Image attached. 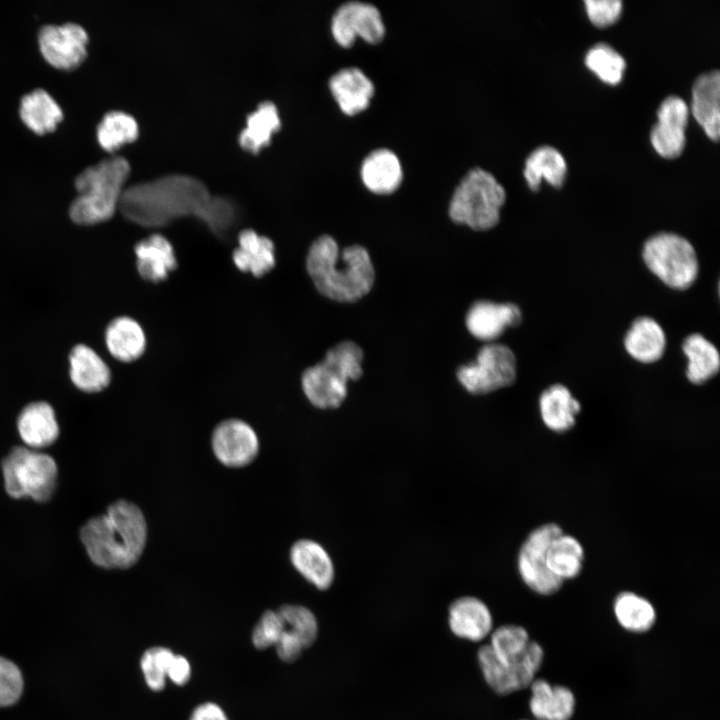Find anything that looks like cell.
Returning a JSON list of instances; mask_svg holds the SVG:
<instances>
[{"mask_svg":"<svg viewBox=\"0 0 720 720\" xmlns=\"http://www.w3.org/2000/svg\"><path fill=\"white\" fill-rule=\"evenodd\" d=\"M147 538L143 511L125 499L113 502L80 528V540L91 562L110 570L133 567L144 553Z\"/></svg>","mask_w":720,"mask_h":720,"instance_id":"1","label":"cell"},{"mask_svg":"<svg viewBox=\"0 0 720 720\" xmlns=\"http://www.w3.org/2000/svg\"><path fill=\"white\" fill-rule=\"evenodd\" d=\"M211 196L198 178L171 173L123 189L119 208L135 223L160 226L188 214L200 218Z\"/></svg>","mask_w":720,"mask_h":720,"instance_id":"2","label":"cell"},{"mask_svg":"<svg viewBox=\"0 0 720 720\" xmlns=\"http://www.w3.org/2000/svg\"><path fill=\"white\" fill-rule=\"evenodd\" d=\"M306 269L316 289L339 302H354L365 296L374 283V268L367 250L352 245L340 251L329 235L318 237L310 246Z\"/></svg>","mask_w":720,"mask_h":720,"instance_id":"3","label":"cell"},{"mask_svg":"<svg viewBox=\"0 0 720 720\" xmlns=\"http://www.w3.org/2000/svg\"><path fill=\"white\" fill-rule=\"evenodd\" d=\"M129 170L128 160L115 155L81 171L75 178L78 195L70 205L71 219L78 224H95L109 219L119 207Z\"/></svg>","mask_w":720,"mask_h":720,"instance_id":"4","label":"cell"},{"mask_svg":"<svg viewBox=\"0 0 720 720\" xmlns=\"http://www.w3.org/2000/svg\"><path fill=\"white\" fill-rule=\"evenodd\" d=\"M363 351L355 342L343 341L326 352L323 360L307 368L301 387L307 400L319 409L338 408L346 399L350 380L362 375Z\"/></svg>","mask_w":720,"mask_h":720,"instance_id":"5","label":"cell"},{"mask_svg":"<svg viewBox=\"0 0 720 720\" xmlns=\"http://www.w3.org/2000/svg\"><path fill=\"white\" fill-rule=\"evenodd\" d=\"M317 634V618L309 608L284 604L262 614L253 629L252 642L258 649L274 646L281 660L292 662L315 642Z\"/></svg>","mask_w":720,"mask_h":720,"instance_id":"6","label":"cell"},{"mask_svg":"<svg viewBox=\"0 0 720 720\" xmlns=\"http://www.w3.org/2000/svg\"><path fill=\"white\" fill-rule=\"evenodd\" d=\"M506 192L490 172L476 167L458 183L449 203V216L458 224L474 230H487L497 225Z\"/></svg>","mask_w":720,"mask_h":720,"instance_id":"7","label":"cell"},{"mask_svg":"<svg viewBox=\"0 0 720 720\" xmlns=\"http://www.w3.org/2000/svg\"><path fill=\"white\" fill-rule=\"evenodd\" d=\"M4 488L14 499L46 502L53 496L58 477L56 461L50 455L26 446L10 449L1 461Z\"/></svg>","mask_w":720,"mask_h":720,"instance_id":"8","label":"cell"},{"mask_svg":"<svg viewBox=\"0 0 720 720\" xmlns=\"http://www.w3.org/2000/svg\"><path fill=\"white\" fill-rule=\"evenodd\" d=\"M646 266L667 286L690 287L698 275V260L692 244L674 233H659L643 247Z\"/></svg>","mask_w":720,"mask_h":720,"instance_id":"9","label":"cell"},{"mask_svg":"<svg viewBox=\"0 0 720 720\" xmlns=\"http://www.w3.org/2000/svg\"><path fill=\"white\" fill-rule=\"evenodd\" d=\"M544 649L531 640L526 652L517 660H498L487 644L477 651V660L487 685L499 695H508L526 688L536 679L544 662Z\"/></svg>","mask_w":720,"mask_h":720,"instance_id":"10","label":"cell"},{"mask_svg":"<svg viewBox=\"0 0 720 720\" xmlns=\"http://www.w3.org/2000/svg\"><path fill=\"white\" fill-rule=\"evenodd\" d=\"M457 378L469 393L475 395L510 386L516 379L515 355L506 345L486 344L474 362L459 367Z\"/></svg>","mask_w":720,"mask_h":720,"instance_id":"11","label":"cell"},{"mask_svg":"<svg viewBox=\"0 0 720 720\" xmlns=\"http://www.w3.org/2000/svg\"><path fill=\"white\" fill-rule=\"evenodd\" d=\"M562 532V528L556 523L543 524L528 534L518 551L519 576L536 594L549 596L562 587L563 581L554 576L546 565L548 546Z\"/></svg>","mask_w":720,"mask_h":720,"instance_id":"12","label":"cell"},{"mask_svg":"<svg viewBox=\"0 0 720 720\" xmlns=\"http://www.w3.org/2000/svg\"><path fill=\"white\" fill-rule=\"evenodd\" d=\"M385 25L379 9L368 2L348 1L340 5L331 19V33L342 47H350L357 37L370 44L381 42Z\"/></svg>","mask_w":720,"mask_h":720,"instance_id":"13","label":"cell"},{"mask_svg":"<svg viewBox=\"0 0 720 720\" xmlns=\"http://www.w3.org/2000/svg\"><path fill=\"white\" fill-rule=\"evenodd\" d=\"M211 449L215 458L229 468H242L258 456L260 442L254 428L239 418L219 422L211 434Z\"/></svg>","mask_w":720,"mask_h":720,"instance_id":"14","label":"cell"},{"mask_svg":"<svg viewBox=\"0 0 720 720\" xmlns=\"http://www.w3.org/2000/svg\"><path fill=\"white\" fill-rule=\"evenodd\" d=\"M38 40L45 59L58 68H73L86 55L87 32L74 22L44 25Z\"/></svg>","mask_w":720,"mask_h":720,"instance_id":"15","label":"cell"},{"mask_svg":"<svg viewBox=\"0 0 720 720\" xmlns=\"http://www.w3.org/2000/svg\"><path fill=\"white\" fill-rule=\"evenodd\" d=\"M688 115V106L682 98L673 95L662 101L657 110L658 122L650 134L651 143L658 154L665 158H675L682 153Z\"/></svg>","mask_w":720,"mask_h":720,"instance_id":"16","label":"cell"},{"mask_svg":"<svg viewBox=\"0 0 720 720\" xmlns=\"http://www.w3.org/2000/svg\"><path fill=\"white\" fill-rule=\"evenodd\" d=\"M293 568L318 590L329 589L336 577V568L328 550L310 538L296 540L289 549Z\"/></svg>","mask_w":720,"mask_h":720,"instance_id":"17","label":"cell"},{"mask_svg":"<svg viewBox=\"0 0 720 720\" xmlns=\"http://www.w3.org/2000/svg\"><path fill=\"white\" fill-rule=\"evenodd\" d=\"M448 625L451 632L465 640L479 642L493 630V617L488 605L472 595L453 600L448 607Z\"/></svg>","mask_w":720,"mask_h":720,"instance_id":"18","label":"cell"},{"mask_svg":"<svg viewBox=\"0 0 720 720\" xmlns=\"http://www.w3.org/2000/svg\"><path fill=\"white\" fill-rule=\"evenodd\" d=\"M521 319V310L513 303L481 300L473 303L468 310L466 326L477 339L492 341L500 337L508 327L517 326Z\"/></svg>","mask_w":720,"mask_h":720,"instance_id":"19","label":"cell"},{"mask_svg":"<svg viewBox=\"0 0 720 720\" xmlns=\"http://www.w3.org/2000/svg\"><path fill=\"white\" fill-rule=\"evenodd\" d=\"M329 89L341 111L349 116L368 108L375 93L371 79L358 67H345L329 79Z\"/></svg>","mask_w":720,"mask_h":720,"instance_id":"20","label":"cell"},{"mask_svg":"<svg viewBox=\"0 0 720 720\" xmlns=\"http://www.w3.org/2000/svg\"><path fill=\"white\" fill-rule=\"evenodd\" d=\"M529 689V710L534 720H571L576 697L569 687L536 678Z\"/></svg>","mask_w":720,"mask_h":720,"instance_id":"21","label":"cell"},{"mask_svg":"<svg viewBox=\"0 0 720 720\" xmlns=\"http://www.w3.org/2000/svg\"><path fill=\"white\" fill-rule=\"evenodd\" d=\"M18 434L26 447L40 450L59 437L60 428L53 407L45 401L26 405L17 418Z\"/></svg>","mask_w":720,"mask_h":720,"instance_id":"22","label":"cell"},{"mask_svg":"<svg viewBox=\"0 0 720 720\" xmlns=\"http://www.w3.org/2000/svg\"><path fill=\"white\" fill-rule=\"evenodd\" d=\"M136 268L142 279L159 283L177 267L172 243L164 235L153 233L141 239L134 248Z\"/></svg>","mask_w":720,"mask_h":720,"instance_id":"23","label":"cell"},{"mask_svg":"<svg viewBox=\"0 0 720 720\" xmlns=\"http://www.w3.org/2000/svg\"><path fill=\"white\" fill-rule=\"evenodd\" d=\"M146 684L154 691L165 687L168 677L177 685H184L190 678L191 667L188 660L175 655L165 647H152L144 652L140 661Z\"/></svg>","mask_w":720,"mask_h":720,"instance_id":"24","label":"cell"},{"mask_svg":"<svg viewBox=\"0 0 720 720\" xmlns=\"http://www.w3.org/2000/svg\"><path fill=\"white\" fill-rule=\"evenodd\" d=\"M232 261L241 272L262 277L276 264L275 245L269 237L250 228L243 229L238 234Z\"/></svg>","mask_w":720,"mask_h":720,"instance_id":"25","label":"cell"},{"mask_svg":"<svg viewBox=\"0 0 720 720\" xmlns=\"http://www.w3.org/2000/svg\"><path fill=\"white\" fill-rule=\"evenodd\" d=\"M360 175L365 187L376 194H391L401 185L403 169L398 156L390 149L371 151L362 161Z\"/></svg>","mask_w":720,"mask_h":720,"instance_id":"26","label":"cell"},{"mask_svg":"<svg viewBox=\"0 0 720 720\" xmlns=\"http://www.w3.org/2000/svg\"><path fill=\"white\" fill-rule=\"evenodd\" d=\"M720 74L718 70L700 75L692 88V114L712 140L720 134Z\"/></svg>","mask_w":720,"mask_h":720,"instance_id":"27","label":"cell"},{"mask_svg":"<svg viewBox=\"0 0 720 720\" xmlns=\"http://www.w3.org/2000/svg\"><path fill=\"white\" fill-rule=\"evenodd\" d=\"M69 364L70 379L83 392H100L111 382L109 366L87 345L78 344L73 347L69 355Z\"/></svg>","mask_w":720,"mask_h":720,"instance_id":"28","label":"cell"},{"mask_svg":"<svg viewBox=\"0 0 720 720\" xmlns=\"http://www.w3.org/2000/svg\"><path fill=\"white\" fill-rule=\"evenodd\" d=\"M105 343L116 360L132 362L144 354L147 340L144 329L137 320L129 316H119L107 325Z\"/></svg>","mask_w":720,"mask_h":720,"instance_id":"29","label":"cell"},{"mask_svg":"<svg viewBox=\"0 0 720 720\" xmlns=\"http://www.w3.org/2000/svg\"><path fill=\"white\" fill-rule=\"evenodd\" d=\"M539 410L541 419L549 430L564 433L574 427L581 405L567 387L555 384L542 392Z\"/></svg>","mask_w":720,"mask_h":720,"instance_id":"30","label":"cell"},{"mask_svg":"<svg viewBox=\"0 0 720 720\" xmlns=\"http://www.w3.org/2000/svg\"><path fill=\"white\" fill-rule=\"evenodd\" d=\"M627 352L637 361L652 363L659 360L666 347L662 327L650 317L637 318L624 340Z\"/></svg>","mask_w":720,"mask_h":720,"instance_id":"31","label":"cell"},{"mask_svg":"<svg viewBox=\"0 0 720 720\" xmlns=\"http://www.w3.org/2000/svg\"><path fill=\"white\" fill-rule=\"evenodd\" d=\"M612 609L619 626L630 633H646L657 620L654 605L647 598L632 591L617 594Z\"/></svg>","mask_w":720,"mask_h":720,"instance_id":"32","label":"cell"},{"mask_svg":"<svg viewBox=\"0 0 720 720\" xmlns=\"http://www.w3.org/2000/svg\"><path fill=\"white\" fill-rule=\"evenodd\" d=\"M584 557L581 543L575 537L562 532L548 546L546 565L554 576L564 582L579 576Z\"/></svg>","mask_w":720,"mask_h":720,"instance_id":"33","label":"cell"},{"mask_svg":"<svg viewBox=\"0 0 720 720\" xmlns=\"http://www.w3.org/2000/svg\"><path fill=\"white\" fill-rule=\"evenodd\" d=\"M566 171L567 165L562 154L546 145L535 149L528 156L523 173L528 186L536 191L542 178L550 185L560 187L564 182Z\"/></svg>","mask_w":720,"mask_h":720,"instance_id":"34","label":"cell"},{"mask_svg":"<svg viewBox=\"0 0 720 720\" xmlns=\"http://www.w3.org/2000/svg\"><path fill=\"white\" fill-rule=\"evenodd\" d=\"M688 358L687 378L693 384H702L714 377L720 368L717 348L700 334L688 336L682 345Z\"/></svg>","mask_w":720,"mask_h":720,"instance_id":"35","label":"cell"},{"mask_svg":"<svg viewBox=\"0 0 720 720\" xmlns=\"http://www.w3.org/2000/svg\"><path fill=\"white\" fill-rule=\"evenodd\" d=\"M19 111L22 120L37 133L54 129L63 117L59 104L42 88L23 95Z\"/></svg>","mask_w":720,"mask_h":720,"instance_id":"36","label":"cell"},{"mask_svg":"<svg viewBox=\"0 0 720 720\" xmlns=\"http://www.w3.org/2000/svg\"><path fill=\"white\" fill-rule=\"evenodd\" d=\"M278 109L272 101H262L246 119V125L239 134L242 147L258 151L270 141L272 133L279 127Z\"/></svg>","mask_w":720,"mask_h":720,"instance_id":"37","label":"cell"},{"mask_svg":"<svg viewBox=\"0 0 720 720\" xmlns=\"http://www.w3.org/2000/svg\"><path fill=\"white\" fill-rule=\"evenodd\" d=\"M487 644L502 662H512L519 659L527 650L531 639L528 631L516 624H505L492 630Z\"/></svg>","mask_w":720,"mask_h":720,"instance_id":"38","label":"cell"},{"mask_svg":"<svg viewBox=\"0 0 720 720\" xmlns=\"http://www.w3.org/2000/svg\"><path fill=\"white\" fill-rule=\"evenodd\" d=\"M137 135L136 119L120 110L108 111L97 126L98 141L107 150H114L122 143L134 140Z\"/></svg>","mask_w":720,"mask_h":720,"instance_id":"39","label":"cell"},{"mask_svg":"<svg viewBox=\"0 0 720 720\" xmlns=\"http://www.w3.org/2000/svg\"><path fill=\"white\" fill-rule=\"evenodd\" d=\"M585 63L601 80L609 84L620 82L626 66L621 54L604 43H599L589 49L585 56Z\"/></svg>","mask_w":720,"mask_h":720,"instance_id":"40","label":"cell"},{"mask_svg":"<svg viewBox=\"0 0 720 720\" xmlns=\"http://www.w3.org/2000/svg\"><path fill=\"white\" fill-rule=\"evenodd\" d=\"M24 680L20 668L11 660L0 656V707L15 704L21 697Z\"/></svg>","mask_w":720,"mask_h":720,"instance_id":"41","label":"cell"},{"mask_svg":"<svg viewBox=\"0 0 720 720\" xmlns=\"http://www.w3.org/2000/svg\"><path fill=\"white\" fill-rule=\"evenodd\" d=\"M202 219L214 232L222 234L228 230L235 219L233 202L220 195H212L204 208Z\"/></svg>","mask_w":720,"mask_h":720,"instance_id":"42","label":"cell"},{"mask_svg":"<svg viewBox=\"0 0 720 720\" xmlns=\"http://www.w3.org/2000/svg\"><path fill=\"white\" fill-rule=\"evenodd\" d=\"M585 6L590 20L598 26L615 22L622 10L620 0H586Z\"/></svg>","mask_w":720,"mask_h":720,"instance_id":"43","label":"cell"},{"mask_svg":"<svg viewBox=\"0 0 720 720\" xmlns=\"http://www.w3.org/2000/svg\"><path fill=\"white\" fill-rule=\"evenodd\" d=\"M189 720H228V718L217 704L208 702L197 706Z\"/></svg>","mask_w":720,"mask_h":720,"instance_id":"44","label":"cell"},{"mask_svg":"<svg viewBox=\"0 0 720 720\" xmlns=\"http://www.w3.org/2000/svg\"><path fill=\"white\" fill-rule=\"evenodd\" d=\"M520 720H534V719H520Z\"/></svg>","mask_w":720,"mask_h":720,"instance_id":"45","label":"cell"}]
</instances>
